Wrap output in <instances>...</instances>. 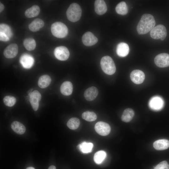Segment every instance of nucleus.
I'll return each instance as SVG.
<instances>
[{"instance_id":"nucleus-1","label":"nucleus","mask_w":169,"mask_h":169,"mask_svg":"<svg viewBox=\"0 0 169 169\" xmlns=\"http://www.w3.org/2000/svg\"><path fill=\"white\" fill-rule=\"evenodd\" d=\"M155 21L153 16L149 14H145L141 16L137 27V31L139 34H146L155 27Z\"/></svg>"},{"instance_id":"nucleus-2","label":"nucleus","mask_w":169,"mask_h":169,"mask_svg":"<svg viewBox=\"0 0 169 169\" xmlns=\"http://www.w3.org/2000/svg\"><path fill=\"white\" fill-rule=\"evenodd\" d=\"M82 14V9L77 3L71 4L66 11V16L68 19L72 22H74L80 18Z\"/></svg>"},{"instance_id":"nucleus-3","label":"nucleus","mask_w":169,"mask_h":169,"mask_svg":"<svg viewBox=\"0 0 169 169\" xmlns=\"http://www.w3.org/2000/svg\"><path fill=\"white\" fill-rule=\"evenodd\" d=\"M51 30L52 34L58 38H61L66 37L68 32L67 26L63 23L57 22L51 26Z\"/></svg>"},{"instance_id":"nucleus-4","label":"nucleus","mask_w":169,"mask_h":169,"mask_svg":"<svg viewBox=\"0 0 169 169\" xmlns=\"http://www.w3.org/2000/svg\"><path fill=\"white\" fill-rule=\"evenodd\" d=\"M101 68L106 74L112 75L116 71V67L114 61L109 56H106L103 57L100 61Z\"/></svg>"},{"instance_id":"nucleus-5","label":"nucleus","mask_w":169,"mask_h":169,"mask_svg":"<svg viewBox=\"0 0 169 169\" xmlns=\"http://www.w3.org/2000/svg\"><path fill=\"white\" fill-rule=\"evenodd\" d=\"M151 37L155 39H160L164 40L167 35V31L166 27L163 25L159 24L154 27L150 31Z\"/></svg>"},{"instance_id":"nucleus-6","label":"nucleus","mask_w":169,"mask_h":169,"mask_svg":"<svg viewBox=\"0 0 169 169\" xmlns=\"http://www.w3.org/2000/svg\"><path fill=\"white\" fill-rule=\"evenodd\" d=\"M54 54L57 59L61 61L67 60L69 56V50L64 46H59L56 47L54 50Z\"/></svg>"},{"instance_id":"nucleus-7","label":"nucleus","mask_w":169,"mask_h":169,"mask_svg":"<svg viewBox=\"0 0 169 169\" xmlns=\"http://www.w3.org/2000/svg\"><path fill=\"white\" fill-rule=\"evenodd\" d=\"M156 65L160 68L169 66V54L167 53H161L156 55L154 59Z\"/></svg>"},{"instance_id":"nucleus-8","label":"nucleus","mask_w":169,"mask_h":169,"mask_svg":"<svg viewBox=\"0 0 169 169\" xmlns=\"http://www.w3.org/2000/svg\"><path fill=\"white\" fill-rule=\"evenodd\" d=\"M95 129L96 132L100 135L106 136L110 131V127L106 123L103 121L97 122L95 125Z\"/></svg>"},{"instance_id":"nucleus-9","label":"nucleus","mask_w":169,"mask_h":169,"mask_svg":"<svg viewBox=\"0 0 169 169\" xmlns=\"http://www.w3.org/2000/svg\"><path fill=\"white\" fill-rule=\"evenodd\" d=\"M164 102L163 99L159 96L152 97L149 101V105L150 108L155 111H158L163 107Z\"/></svg>"},{"instance_id":"nucleus-10","label":"nucleus","mask_w":169,"mask_h":169,"mask_svg":"<svg viewBox=\"0 0 169 169\" xmlns=\"http://www.w3.org/2000/svg\"><path fill=\"white\" fill-rule=\"evenodd\" d=\"M29 101L31 105L35 111L38 109L39 103L41 98V95L38 91L35 90L29 94Z\"/></svg>"},{"instance_id":"nucleus-11","label":"nucleus","mask_w":169,"mask_h":169,"mask_svg":"<svg viewBox=\"0 0 169 169\" xmlns=\"http://www.w3.org/2000/svg\"><path fill=\"white\" fill-rule=\"evenodd\" d=\"M18 52V46L15 43L10 44L4 49L3 54L4 56L8 59L14 58L17 55Z\"/></svg>"},{"instance_id":"nucleus-12","label":"nucleus","mask_w":169,"mask_h":169,"mask_svg":"<svg viewBox=\"0 0 169 169\" xmlns=\"http://www.w3.org/2000/svg\"><path fill=\"white\" fill-rule=\"evenodd\" d=\"M82 40L83 44L88 46L95 44L98 41L97 37L90 32L85 33L82 37Z\"/></svg>"},{"instance_id":"nucleus-13","label":"nucleus","mask_w":169,"mask_h":169,"mask_svg":"<svg viewBox=\"0 0 169 169\" xmlns=\"http://www.w3.org/2000/svg\"><path fill=\"white\" fill-rule=\"evenodd\" d=\"M131 81L136 84H140L143 83L145 78V75L142 71L136 69L132 71L130 75Z\"/></svg>"},{"instance_id":"nucleus-14","label":"nucleus","mask_w":169,"mask_h":169,"mask_svg":"<svg viewBox=\"0 0 169 169\" xmlns=\"http://www.w3.org/2000/svg\"><path fill=\"white\" fill-rule=\"evenodd\" d=\"M20 62L24 68L28 69L32 66L34 64V59L30 55L24 54L21 56Z\"/></svg>"},{"instance_id":"nucleus-15","label":"nucleus","mask_w":169,"mask_h":169,"mask_svg":"<svg viewBox=\"0 0 169 169\" xmlns=\"http://www.w3.org/2000/svg\"><path fill=\"white\" fill-rule=\"evenodd\" d=\"M95 10L98 15H102L107 11V7L104 1L96 0L95 2Z\"/></svg>"},{"instance_id":"nucleus-16","label":"nucleus","mask_w":169,"mask_h":169,"mask_svg":"<svg viewBox=\"0 0 169 169\" xmlns=\"http://www.w3.org/2000/svg\"><path fill=\"white\" fill-rule=\"evenodd\" d=\"M98 94L97 89L94 86L91 87L84 91V95L85 99L88 101H92L96 97Z\"/></svg>"},{"instance_id":"nucleus-17","label":"nucleus","mask_w":169,"mask_h":169,"mask_svg":"<svg viewBox=\"0 0 169 169\" xmlns=\"http://www.w3.org/2000/svg\"><path fill=\"white\" fill-rule=\"evenodd\" d=\"M129 48L126 43L121 42L116 47L117 54L121 57H124L127 56L129 52Z\"/></svg>"},{"instance_id":"nucleus-18","label":"nucleus","mask_w":169,"mask_h":169,"mask_svg":"<svg viewBox=\"0 0 169 169\" xmlns=\"http://www.w3.org/2000/svg\"><path fill=\"white\" fill-rule=\"evenodd\" d=\"M73 89L72 83L69 81L64 82L61 85L60 90L61 93L64 95L68 96L71 94Z\"/></svg>"},{"instance_id":"nucleus-19","label":"nucleus","mask_w":169,"mask_h":169,"mask_svg":"<svg viewBox=\"0 0 169 169\" xmlns=\"http://www.w3.org/2000/svg\"><path fill=\"white\" fill-rule=\"evenodd\" d=\"M153 146L157 150H165L169 147V141L165 139L158 140L153 143Z\"/></svg>"},{"instance_id":"nucleus-20","label":"nucleus","mask_w":169,"mask_h":169,"mask_svg":"<svg viewBox=\"0 0 169 169\" xmlns=\"http://www.w3.org/2000/svg\"><path fill=\"white\" fill-rule=\"evenodd\" d=\"M44 22L40 18H36L33 20L28 25L29 30L32 32L38 31L44 25Z\"/></svg>"},{"instance_id":"nucleus-21","label":"nucleus","mask_w":169,"mask_h":169,"mask_svg":"<svg viewBox=\"0 0 169 169\" xmlns=\"http://www.w3.org/2000/svg\"><path fill=\"white\" fill-rule=\"evenodd\" d=\"M40 12L39 7L36 5L33 6L27 9L25 12V16L28 18H31L37 16Z\"/></svg>"},{"instance_id":"nucleus-22","label":"nucleus","mask_w":169,"mask_h":169,"mask_svg":"<svg viewBox=\"0 0 169 169\" xmlns=\"http://www.w3.org/2000/svg\"><path fill=\"white\" fill-rule=\"evenodd\" d=\"M11 127L15 133L20 135L24 134L26 131L24 125L18 121L13 122L11 125Z\"/></svg>"},{"instance_id":"nucleus-23","label":"nucleus","mask_w":169,"mask_h":169,"mask_svg":"<svg viewBox=\"0 0 169 169\" xmlns=\"http://www.w3.org/2000/svg\"><path fill=\"white\" fill-rule=\"evenodd\" d=\"M93 144L91 142L84 141L79 144L77 148L78 149L83 153H88L92 151Z\"/></svg>"},{"instance_id":"nucleus-24","label":"nucleus","mask_w":169,"mask_h":169,"mask_svg":"<svg viewBox=\"0 0 169 169\" xmlns=\"http://www.w3.org/2000/svg\"><path fill=\"white\" fill-rule=\"evenodd\" d=\"M51 79L48 75H44L40 77L38 82V85L41 88L47 87L51 83Z\"/></svg>"},{"instance_id":"nucleus-25","label":"nucleus","mask_w":169,"mask_h":169,"mask_svg":"<svg viewBox=\"0 0 169 169\" xmlns=\"http://www.w3.org/2000/svg\"><path fill=\"white\" fill-rule=\"evenodd\" d=\"M134 114V112L132 109L127 108L123 111L121 117V120L125 122H130L132 119Z\"/></svg>"},{"instance_id":"nucleus-26","label":"nucleus","mask_w":169,"mask_h":169,"mask_svg":"<svg viewBox=\"0 0 169 169\" xmlns=\"http://www.w3.org/2000/svg\"><path fill=\"white\" fill-rule=\"evenodd\" d=\"M116 13L120 15H126L128 12L127 6L125 3L122 1L119 3L115 7Z\"/></svg>"},{"instance_id":"nucleus-27","label":"nucleus","mask_w":169,"mask_h":169,"mask_svg":"<svg viewBox=\"0 0 169 169\" xmlns=\"http://www.w3.org/2000/svg\"><path fill=\"white\" fill-rule=\"evenodd\" d=\"M23 44L25 49L28 51L34 50L36 46L35 40L32 38L25 39L23 41Z\"/></svg>"},{"instance_id":"nucleus-28","label":"nucleus","mask_w":169,"mask_h":169,"mask_svg":"<svg viewBox=\"0 0 169 169\" xmlns=\"http://www.w3.org/2000/svg\"><path fill=\"white\" fill-rule=\"evenodd\" d=\"M106 152L103 151H100L95 153L94 157L95 162L98 164H101L105 158Z\"/></svg>"},{"instance_id":"nucleus-29","label":"nucleus","mask_w":169,"mask_h":169,"mask_svg":"<svg viewBox=\"0 0 169 169\" xmlns=\"http://www.w3.org/2000/svg\"><path fill=\"white\" fill-rule=\"evenodd\" d=\"M80 121L79 119L75 117L70 118L68 121L67 125L70 129L74 130L79 126Z\"/></svg>"},{"instance_id":"nucleus-30","label":"nucleus","mask_w":169,"mask_h":169,"mask_svg":"<svg viewBox=\"0 0 169 169\" xmlns=\"http://www.w3.org/2000/svg\"><path fill=\"white\" fill-rule=\"evenodd\" d=\"M82 116L84 119L88 121H95L97 118V115L95 113L90 111L83 112Z\"/></svg>"},{"instance_id":"nucleus-31","label":"nucleus","mask_w":169,"mask_h":169,"mask_svg":"<svg viewBox=\"0 0 169 169\" xmlns=\"http://www.w3.org/2000/svg\"><path fill=\"white\" fill-rule=\"evenodd\" d=\"M3 101L6 105L8 107H12L15 104L16 99L13 96L8 95L5 96L4 98Z\"/></svg>"},{"instance_id":"nucleus-32","label":"nucleus","mask_w":169,"mask_h":169,"mask_svg":"<svg viewBox=\"0 0 169 169\" xmlns=\"http://www.w3.org/2000/svg\"><path fill=\"white\" fill-rule=\"evenodd\" d=\"M0 32L4 33L9 38L12 36L11 30L8 25L2 23L0 25Z\"/></svg>"},{"instance_id":"nucleus-33","label":"nucleus","mask_w":169,"mask_h":169,"mask_svg":"<svg viewBox=\"0 0 169 169\" xmlns=\"http://www.w3.org/2000/svg\"><path fill=\"white\" fill-rule=\"evenodd\" d=\"M154 169H169V164L166 161H164L157 165Z\"/></svg>"},{"instance_id":"nucleus-34","label":"nucleus","mask_w":169,"mask_h":169,"mask_svg":"<svg viewBox=\"0 0 169 169\" xmlns=\"http://www.w3.org/2000/svg\"><path fill=\"white\" fill-rule=\"evenodd\" d=\"M0 40L3 41H7L9 40V38L5 34L0 32Z\"/></svg>"},{"instance_id":"nucleus-35","label":"nucleus","mask_w":169,"mask_h":169,"mask_svg":"<svg viewBox=\"0 0 169 169\" xmlns=\"http://www.w3.org/2000/svg\"><path fill=\"white\" fill-rule=\"evenodd\" d=\"M4 6L1 3H0V12L1 13L4 9Z\"/></svg>"},{"instance_id":"nucleus-36","label":"nucleus","mask_w":169,"mask_h":169,"mask_svg":"<svg viewBox=\"0 0 169 169\" xmlns=\"http://www.w3.org/2000/svg\"><path fill=\"white\" fill-rule=\"evenodd\" d=\"M48 169H56V168L55 166L52 165L50 166Z\"/></svg>"},{"instance_id":"nucleus-37","label":"nucleus","mask_w":169,"mask_h":169,"mask_svg":"<svg viewBox=\"0 0 169 169\" xmlns=\"http://www.w3.org/2000/svg\"><path fill=\"white\" fill-rule=\"evenodd\" d=\"M26 169H35V168L32 167H27Z\"/></svg>"}]
</instances>
